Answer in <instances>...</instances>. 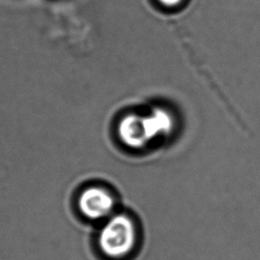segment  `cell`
<instances>
[{
  "label": "cell",
  "instance_id": "7a4b0ae2",
  "mask_svg": "<svg viewBox=\"0 0 260 260\" xmlns=\"http://www.w3.org/2000/svg\"><path fill=\"white\" fill-rule=\"evenodd\" d=\"M77 207L85 219L103 222L114 213L115 199L104 188L89 187L80 193Z\"/></svg>",
  "mask_w": 260,
  "mask_h": 260
},
{
  "label": "cell",
  "instance_id": "277c9868",
  "mask_svg": "<svg viewBox=\"0 0 260 260\" xmlns=\"http://www.w3.org/2000/svg\"><path fill=\"white\" fill-rule=\"evenodd\" d=\"M150 139L156 135L168 133L172 128V119L161 110L155 111L151 116L145 118Z\"/></svg>",
  "mask_w": 260,
  "mask_h": 260
},
{
  "label": "cell",
  "instance_id": "5b68a950",
  "mask_svg": "<svg viewBox=\"0 0 260 260\" xmlns=\"http://www.w3.org/2000/svg\"><path fill=\"white\" fill-rule=\"evenodd\" d=\"M158 1L166 6H175V5H178L182 0H158Z\"/></svg>",
  "mask_w": 260,
  "mask_h": 260
},
{
  "label": "cell",
  "instance_id": "3957f363",
  "mask_svg": "<svg viewBox=\"0 0 260 260\" xmlns=\"http://www.w3.org/2000/svg\"><path fill=\"white\" fill-rule=\"evenodd\" d=\"M118 132L122 141L130 147H141L150 140L145 118L139 116L128 115L124 117L119 123Z\"/></svg>",
  "mask_w": 260,
  "mask_h": 260
},
{
  "label": "cell",
  "instance_id": "6da1fadb",
  "mask_svg": "<svg viewBox=\"0 0 260 260\" xmlns=\"http://www.w3.org/2000/svg\"><path fill=\"white\" fill-rule=\"evenodd\" d=\"M140 232L129 214L113 213L102 222L95 234V246L107 260H125L139 245Z\"/></svg>",
  "mask_w": 260,
  "mask_h": 260
}]
</instances>
